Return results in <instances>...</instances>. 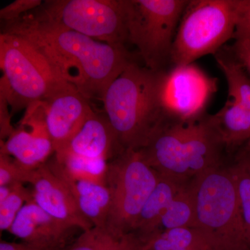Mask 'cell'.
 I'll use <instances>...</instances> for the list:
<instances>
[{
  "instance_id": "obj_1",
  "label": "cell",
  "mask_w": 250,
  "mask_h": 250,
  "mask_svg": "<svg viewBox=\"0 0 250 250\" xmlns=\"http://www.w3.org/2000/svg\"><path fill=\"white\" fill-rule=\"evenodd\" d=\"M1 32L21 36L47 59L57 74L85 98L103 101L108 87L131 62L126 46L101 42L29 12L1 22Z\"/></svg>"
},
{
  "instance_id": "obj_2",
  "label": "cell",
  "mask_w": 250,
  "mask_h": 250,
  "mask_svg": "<svg viewBox=\"0 0 250 250\" xmlns=\"http://www.w3.org/2000/svg\"><path fill=\"white\" fill-rule=\"evenodd\" d=\"M165 71L131 62L108 87L105 114L121 147L140 150L170 120L163 103Z\"/></svg>"
},
{
  "instance_id": "obj_3",
  "label": "cell",
  "mask_w": 250,
  "mask_h": 250,
  "mask_svg": "<svg viewBox=\"0 0 250 250\" xmlns=\"http://www.w3.org/2000/svg\"><path fill=\"white\" fill-rule=\"evenodd\" d=\"M197 229L214 250H250L236 184L228 168L210 169L190 181Z\"/></svg>"
},
{
  "instance_id": "obj_4",
  "label": "cell",
  "mask_w": 250,
  "mask_h": 250,
  "mask_svg": "<svg viewBox=\"0 0 250 250\" xmlns=\"http://www.w3.org/2000/svg\"><path fill=\"white\" fill-rule=\"evenodd\" d=\"M0 88L6 93L11 113L45 101L69 84L35 47L16 34H0Z\"/></svg>"
},
{
  "instance_id": "obj_5",
  "label": "cell",
  "mask_w": 250,
  "mask_h": 250,
  "mask_svg": "<svg viewBox=\"0 0 250 250\" xmlns=\"http://www.w3.org/2000/svg\"><path fill=\"white\" fill-rule=\"evenodd\" d=\"M238 6V0H189L174 38L172 67L215 55L233 39Z\"/></svg>"
},
{
  "instance_id": "obj_6",
  "label": "cell",
  "mask_w": 250,
  "mask_h": 250,
  "mask_svg": "<svg viewBox=\"0 0 250 250\" xmlns=\"http://www.w3.org/2000/svg\"><path fill=\"white\" fill-rule=\"evenodd\" d=\"M189 0H127L129 42L143 65L165 71L170 64L174 38Z\"/></svg>"
},
{
  "instance_id": "obj_7",
  "label": "cell",
  "mask_w": 250,
  "mask_h": 250,
  "mask_svg": "<svg viewBox=\"0 0 250 250\" xmlns=\"http://www.w3.org/2000/svg\"><path fill=\"white\" fill-rule=\"evenodd\" d=\"M31 12L101 42H129L127 0H49Z\"/></svg>"
},
{
  "instance_id": "obj_8",
  "label": "cell",
  "mask_w": 250,
  "mask_h": 250,
  "mask_svg": "<svg viewBox=\"0 0 250 250\" xmlns=\"http://www.w3.org/2000/svg\"><path fill=\"white\" fill-rule=\"evenodd\" d=\"M159 179L139 150L126 149L108 162L106 186L111 208L106 228L118 233L134 232L143 206Z\"/></svg>"
},
{
  "instance_id": "obj_9",
  "label": "cell",
  "mask_w": 250,
  "mask_h": 250,
  "mask_svg": "<svg viewBox=\"0 0 250 250\" xmlns=\"http://www.w3.org/2000/svg\"><path fill=\"white\" fill-rule=\"evenodd\" d=\"M218 80L194 63L167 70L163 88V103L170 121L190 122L205 116L217 91Z\"/></svg>"
},
{
  "instance_id": "obj_10",
  "label": "cell",
  "mask_w": 250,
  "mask_h": 250,
  "mask_svg": "<svg viewBox=\"0 0 250 250\" xmlns=\"http://www.w3.org/2000/svg\"><path fill=\"white\" fill-rule=\"evenodd\" d=\"M42 103L54 154H59L67 147L93 109L88 99L70 84Z\"/></svg>"
},
{
  "instance_id": "obj_11",
  "label": "cell",
  "mask_w": 250,
  "mask_h": 250,
  "mask_svg": "<svg viewBox=\"0 0 250 250\" xmlns=\"http://www.w3.org/2000/svg\"><path fill=\"white\" fill-rule=\"evenodd\" d=\"M15 130L6 142L1 141L0 152L14 158L27 168L35 170L45 164L54 154L53 143L46 126L45 111L42 102L33 104L27 108L21 126Z\"/></svg>"
},
{
  "instance_id": "obj_12",
  "label": "cell",
  "mask_w": 250,
  "mask_h": 250,
  "mask_svg": "<svg viewBox=\"0 0 250 250\" xmlns=\"http://www.w3.org/2000/svg\"><path fill=\"white\" fill-rule=\"evenodd\" d=\"M33 186V200L42 209L71 229L87 231L93 228L81 213L66 187L51 171L47 163L36 169Z\"/></svg>"
},
{
  "instance_id": "obj_13",
  "label": "cell",
  "mask_w": 250,
  "mask_h": 250,
  "mask_svg": "<svg viewBox=\"0 0 250 250\" xmlns=\"http://www.w3.org/2000/svg\"><path fill=\"white\" fill-rule=\"evenodd\" d=\"M72 229L42 209L34 200L22 207L9 231L41 250L63 248Z\"/></svg>"
},
{
  "instance_id": "obj_14",
  "label": "cell",
  "mask_w": 250,
  "mask_h": 250,
  "mask_svg": "<svg viewBox=\"0 0 250 250\" xmlns=\"http://www.w3.org/2000/svg\"><path fill=\"white\" fill-rule=\"evenodd\" d=\"M124 151L106 115L93 110L65 149L54 155L70 154L110 161Z\"/></svg>"
},
{
  "instance_id": "obj_15",
  "label": "cell",
  "mask_w": 250,
  "mask_h": 250,
  "mask_svg": "<svg viewBox=\"0 0 250 250\" xmlns=\"http://www.w3.org/2000/svg\"><path fill=\"white\" fill-rule=\"evenodd\" d=\"M46 163L68 189L84 218L93 227H106L111 208V193L107 186L74 177L54 156Z\"/></svg>"
},
{
  "instance_id": "obj_16",
  "label": "cell",
  "mask_w": 250,
  "mask_h": 250,
  "mask_svg": "<svg viewBox=\"0 0 250 250\" xmlns=\"http://www.w3.org/2000/svg\"><path fill=\"white\" fill-rule=\"evenodd\" d=\"M187 183L159 174L157 184L143 206L133 229L143 242L160 231L163 215L176 194Z\"/></svg>"
},
{
  "instance_id": "obj_17",
  "label": "cell",
  "mask_w": 250,
  "mask_h": 250,
  "mask_svg": "<svg viewBox=\"0 0 250 250\" xmlns=\"http://www.w3.org/2000/svg\"><path fill=\"white\" fill-rule=\"evenodd\" d=\"M211 120L225 145L231 149L250 139V109L231 100L221 109L211 115Z\"/></svg>"
},
{
  "instance_id": "obj_18",
  "label": "cell",
  "mask_w": 250,
  "mask_h": 250,
  "mask_svg": "<svg viewBox=\"0 0 250 250\" xmlns=\"http://www.w3.org/2000/svg\"><path fill=\"white\" fill-rule=\"evenodd\" d=\"M144 242L135 232L118 233L106 227L83 231L72 244L59 250H143Z\"/></svg>"
},
{
  "instance_id": "obj_19",
  "label": "cell",
  "mask_w": 250,
  "mask_h": 250,
  "mask_svg": "<svg viewBox=\"0 0 250 250\" xmlns=\"http://www.w3.org/2000/svg\"><path fill=\"white\" fill-rule=\"evenodd\" d=\"M214 250L207 237L195 228H174L156 233L144 242L143 250Z\"/></svg>"
},
{
  "instance_id": "obj_20",
  "label": "cell",
  "mask_w": 250,
  "mask_h": 250,
  "mask_svg": "<svg viewBox=\"0 0 250 250\" xmlns=\"http://www.w3.org/2000/svg\"><path fill=\"white\" fill-rule=\"evenodd\" d=\"M228 84L229 100L250 109V77L245 69L225 48L214 55Z\"/></svg>"
},
{
  "instance_id": "obj_21",
  "label": "cell",
  "mask_w": 250,
  "mask_h": 250,
  "mask_svg": "<svg viewBox=\"0 0 250 250\" xmlns=\"http://www.w3.org/2000/svg\"><path fill=\"white\" fill-rule=\"evenodd\" d=\"M166 229L197 228L195 194L190 182L174 197L161 218V227Z\"/></svg>"
},
{
  "instance_id": "obj_22",
  "label": "cell",
  "mask_w": 250,
  "mask_h": 250,
  "mask_svg": "<svg viewBox=\"0 0 250 250\" xmlns=\"http://www.w3.org/2000/svg\"><path fill=\"white\" fill-rule=\"evenodd\" d=\"M54 156L74 177L94 183L106 185L108 166L107 161L90 159L70 154Z\"/></svg>"
},
{
  "instance_id": "obj_23",
  "label": "cell",
  "mask_w": 250,
  "mask_h": 250,
  "mask_svg": "<svg viewBox=\"0 0 250 250\" xmlns=\"http://www.w3.org/2000/svg\"><path fill=\"white\" fill-rule=\"evenodd\" d=\"M236 184L248 244L250 242V174L244 160L238 154L234 165L229 167ZM250 246V245H249Z\"/></svg>"
},
{
  "instance_id": "obj_24",
  "label": "cell",
  "mask_w": 250,
  "mask_h": 250,
  "mask_svg": "<svg viewBox=\"0 0 250 250\" xmlns=\"http://www.w3.org/2000/svg\"><path fill=\"white\" fill-rule=\"evenodd\" d=\"M33 199L32 191H29L24 184L12 185V191L9 196L0 202V229L9 231L18 213L27 202Z\"/></svg>"
},
{
  "instance_id": "obj_25",
  "label": "cell",
  "mask_w": 250,
  "mask_h": 250,
  "mask_svg": "<svg viewBox=\"0 0 250 250\" xmlns=\"http://www.w3.org/2000/svg\"><path fill=\"white\" fill-rule=\"evenodd\" d=\"M36 169L27 168L18 164L11 156L0 152V187L18 183L31 184Z\"/></svg>"
},
{
  "instance_id": "obj_26",
  "label": "cell",
  "mask_w": 250,
  "mask_h": 250,
  "mask_svg": "<svg viewBox=\"0 0 250 250\" xmlns=\"http://www.w3.org/2000/svg\"><path fill=\"white\" fill-rule=\"evenodd\" d=\"M43 1L41 0H16L0 10L1 22L16 21L24 14L40 6Z\"/></svg>"
},
{
  "instance_id": "obj_27",
  "label": "cell",
  "mask_w": 250,
  "mask_h": 250,
  "mask_svg": "<svg viewBox=\"0 0 250 250\" xmlns=\"http://www.w3.org/2000/svg\"><path fill=\"white\" fill-rule=\"evenodd\" d=\"M233 39L250 41V0H238V16Z\"/></svg>"
},
{
  "instance_id": "obj_28",
  "label": "cell",
  "mask_w": 250,
  "mask_h": 250,
  "mask_svg": "<svg viewBox=\"0 0 250 250\" xmlns=\"http://www.w3.org/2000/svg\"><path fill=\"white\" fill-rule=\"evenodd\" d=\"M224 47L250 77V41H235L232 45Z\"/></svg>"
},
{
  "instance_id": "obj_29",
  "label": "cell",
  "mask_w": 250,
  "mask_h": 250,
  "mask_svg": "<svg viewBox=\"0 0 250 250\" xmlns=\"http://www.w3.org/2000/svg\"><path fill=\"white\" fill-rule=\"evenodd\" d=\"M9 103L4 90L0 88V136L1 141L8 139L15 131L11 124Z\"/></svg>"
},
{
  "instance_id": "obj_30",
  "label": "cell",
  "mask_w": 250,
  "mask_h": 250,
  "mask_svg": "<svg viewBox=\"0 0 250 250\" xmlns=\"http://www.w3.org/2000/svg\"><path fill=\"white\" fill-rule=\"evenodd\" d=\"M0 250H41L26 243H16L1 241Z\"/></svg>"
},
{
  "instance_id": "obj_31",
  "label": "cell",
  "mask_w": 250,
  "mask_h": 250,
  "mask_svg": "<svg viewBox=\"0 0 250 250\" xmlns=\"http://www.w3.org/2000/svg\"><path fill=\"white\" fill-rule=\"evenodd\" d=\"M12 191V185L0 187V202H2L9 196Z\"/></svg>"
},
{
  "instance_id": "obj_32",
  "label": "cell",
  "mask_w": 250,
  "mask_h": 250,
  "mask_svg": "<svg viewBox=\"0 0 250 250\" xmlns=\"http://www.w3.org/2000/svg\"><path fill=\"white\" fill-rule=\"evenodd\" d=\"M243 149H244L246 152H250V139L246 143V146Z\"/></svg>"
},
{
  "instance_id": "obj_33",
  "label": "cell",
  "mask_w": 250,
  "mask_h": 250,
  "mask_svg": "<svg viewBox=\"0 0 250 250\" xmlns=\"http://www.w3.org/2000/svg\"><path fill=\"white\" fill-rule=\"evenodd\" d=\"M200 250L190 249V250Z\"/></svg>"
}]
</instances>
